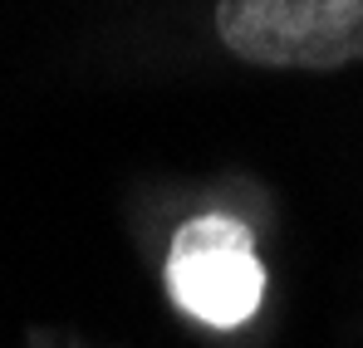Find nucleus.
Segmentation results:
<instances>
[{
  "label": "nucleus",
  "instance_id": "obj_1",
  "mask_svg": "<svg viewBox=\"0 0 363 348\" xmlns=\"http://www.w3.org/2000/svg\"><path fill=\"white\" fill-rule=\"evenodd\" d=\"M216 40L250 69L363 64V0H216Z\"/></svg>",
  "mask_w": 363,
  "mask_h": 348
},
{
  "label": "nucleus",
  "instance_id": "obj_2",
  "mask_svg": "<svg viewBox=\"0 0 363 348\" xmlns=\"http://www.w3.org/2000/svg\"><path fill=\"white\" fill-rule=\"evenodd\" d=\"M167 290L182 314L211 329H241L265 299V265L255 235L226 211H201L182 221L167 245Z\"/></svg>",
  "mask_w": 363,
  "mask_h": 348
}]
</instances>
